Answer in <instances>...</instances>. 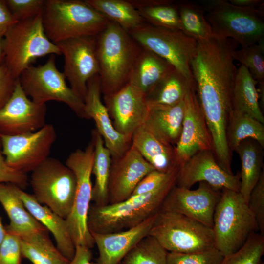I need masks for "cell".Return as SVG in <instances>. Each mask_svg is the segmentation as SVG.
<instances>
[{
  "label": "cell",
  "instance_id": "25",
  "mask_svg": "<svg viewBox=\"0 0 264 264\" xmlns=\"http://www.w3.org/2000/svg\"><path fill=\"white\" fill-rule=\"evenodd\" d=\"M148 105L149 110L145 124L158 137L175 146L182 131L184 100L173 106Z\"/></svg>",
  "mask_w": 264,
  "mask_h": 264
},
{
  "label": "cell",
  "instance_id": "17",
  "mask_svg": "<svg viewBox=\"0 0 264 264\" xmlns=\"http://www.w3.org/2000/svg\"><path fill=\"white\" fill-rule=\"evenodd\" d=\"M204 182L215 189L239 192L240 174H230L218 164L212 150L200 151L180 166L176 185L188 189Z\"/></svg>",
  "mask_w": 264,
  "mask_h": 264
},
{
  "label": "cell",
  "instance_id": "32",
  "mask_svg": "<svg viewBox=\"0 0 264 264\" xmlns=\"http://www.w3.org/2000/svg\"><path fill=\"white\" fill-rule=\"evenodd\" d=\"M109 21L127 31L136 29L146 22L128 0H85Z\"/></svg>",
  "mask_w": 264,
  "mask_h": 264
},
{
  "label": "cell",
  "instance_id": "11",
  "mask_svg": "<svg viewBox=\"0 0 264 264\" xmlns=\"http://www.w3.org/2000/svg\"><path fill=\"white\" fill-rule=\"evenodd\" d=\"M128 33L140 46L169 62L195 83L190 63L197 48L196 40L181 30L157 27L146 22Z\"/></svg>",
  "mask_w": 264,
  "mask_h": 264
},
{
  "label": "cell",
  "instance_id": "41",
  "mask_svg": "<svg viewBox=\"0 0 264 264\" xmlns=\"http://www.w3.org/2000/svg\"><path fill=\"white\" fill-rule=\"evenodd\" d=\"M6 231V235L0 245V264H21L22 257L20 237Z\"/></svg>",
  "mask_w": 264,
  "mask_h": 264
},
{
  "label": "cell",
  "instance_id": "40",
  "mask_svg": "<svg viewBox=\"0 0 264 264\" xmlns=\"http://www.w3.org/2000/svg\"><path fill=\"white\" fill-rule=\"evenodd\" d=\"M14 19L23 21L43 14L46 0H5Z\"/></svg>",
  "mask_w": 264,
  "mask_h": 264
},
{
  "label": "cell",
  "instance_id": "14",
  "mask_svg": "<svg viewBox=\"0 0 264 264\" xmlns=\"http://www.w3.org/2000/svg\"><path fill=\"white\" fill-rule=\"evenodd\" d=\"M221 190L204 182L191 190L176 184L164 199L159 211L177 213L210 228L213 225V216L220 200Z\"/></svg>",
  "mask_w": 264,
  "mask_h": 264
},
{
  "label": "cell",
  "instance_id": "35",
  "mask_svg": "<svg viewBox=\"0 0 264 264\" xmlns=\"http://www.w3.org/2000/svg\"><path fill=\"white\" fill-rule=\"evenodd\" d=\"M167 253L154 238L148 235L128 252L121 264H167Z\"/></svg>",
  "mask_w": 264,
  "mask_h": 264
},
{
  "label": "cell",
  "instance_id": "26",
  "mask_svg": "<svg viewBox=\"0 0 264 264\" xmlns=\"http://www.w3.org/2000/svg\"><path fill=\"white\" fill-rule=\"evenodd\" d=\"M0 203L10 220L6 230L21 236L47 230L27 210L14 184L0 183Z\"/></svg>",
  "mask_w": 264,
  "mask_h": 264
},
{
  "label": "cell",
  "instance_id": "52",
  "mask_svg": "<svg viewBox=\"0 0 264 264\" xmlns=\"http://www.w3.org/2000/svg\"><path fill=\"white\" fill-rule=\"evenodd\" d=\"M261 264H264V262H262Z\"/></svg>",
  "mask_w": 264,
  "mask_h": 264
},
{
  "label": "cell",
  "instance_id": "53",
  "mask_svg": "<svg viewBox=\"0 0 264 264\" xmlns=\"http://www.w3.org/2000/svg\"><path fill=\"white\" fill-rule=\"evenodd\" d=\"M120 264H121V263Z\"/></svg>",
  "mask_w": 264,
  "mask_h": 264
},
{
  "label": "cell",
  "instance_id": "29",
  "mask_svg": "<svg viewBox=\"0 0 264 264\" xmlns=\"http://www.w3.org/2000/svg\"><path fill=\"white\" fill-rule=\"evenodd\" d=\"M20 237L22 257L33 264H68L69 262L54 245L47 230Z\"/></svg>",
  "mask_w": 264,
  "mask_h": 264
},
{
  "label": "cell",
  "instance_id": "43",
  "mask_svg": "<svg viewBox=\"0 0 264 264\" xmlns=\"http://www.w3.org/2000/svg\"><path fill=\"white\" fill-rule=\"evenodd\" d=\"M179 168L170 173H162L155 170L151 171L139 181L131 196L146 194L156 189L166 182Z\"/></svg>",
  "mask_w": 264,
  "mask_h": 264
},
{
  "label": "cell",
  "instance_id": "28",
  "mask_svg": "<svg viewBox=\"0 0 264 264\" xmlns=\"http://www.w3.org/2000/svg\"><path fill=\"white\" fill-rule=\"evenodd\" d=\"M257 85V82L245 66L241 65L237 68L232 90V110L246 114L264 124Z\"/></svg>",
  "mask_w": 264,
  "mask_h": 264
},
{
  "label": "cell",
  "instance_id": "4",
  "mask_svg": "<svg viewBox=\"0 0 264 264\" xmlns=\"http://www.w3.org/2000/svg\"><path fill=\"white\" fill-rule=\"evenodd\" d=\"M212 230L215 247L223 256L238 250L253 233L259 232L255 218L239 192L221 190Z\"/></svg>",
  "mask_w": 264,
  "mask_h": 264
},
{
  "label": "cell",
  "instance_id": "8",
  "mask_svg": "<svg viewBox=\"0 0 264 264\" xmlns=\"http://www.w3.org/2000/svg\"><path fill=\"white\" fill-rule=\"evenodd\" d=\"M94 158V146L90 142L84 150L78 149L67 157L66 165L74 173L76 188L71 211L66 219L75 246L91 248L95 245L87 219L92 198L91 177Z\"/></svg>",
  "mask_w": 264,
  "mask_h": 264
},
{
  "label": "cell",
  "instance_id": "10",
  "mask_svg": "<svg viewBox=\"0 0 264 264\" xmlns=\"http://www.w3.org/2000/svg\"><path fill=\"white\" fill-rule=\"evenodd\" d=\"M31 172L30 182L35 199L66 219L72 208L76 192L73 171L59 160L48 157Z\"/></svg>",
  "mask_w": 264,
  "mask_h": 264
},
{
  "label": "cell",
  "instance_id": "38",
  "mask_svg": "<svg viewBox=\"0 0 264 264\" xmlns=\"http://www.w3.org/2000/svg\"><path fill=\"white\" fill-rule=\"evenodd\" d=\"M232 55L234 60L245 66L257 83L264 82V40L236 49Z\"/></svg>",
  "mask_w": 264,
  "mask_h": 264
},
{
  "label": "cell",
  "instance_id": "48",
  "mask_svg": "<svg viewBox=\"0 0 264 264\" xmlns=\"http://www.w3.org/2000/svg\"><path fill=\"white\" fill-rule=\"evenodd\" d=\"M128 1L136 9L174 2L172 0H128Z\"/></svg>",
  "mask_w": 264,
  "mask_h": 264
},
{
  "label": "cell",
  "instance_id": "9",
  "mask_svg": "<svg viewBox=\"0 0 264 264\" xmlns=\"http://www.w3.org/2000/svg\"><path fill=\"white\" fill-rule=\"evenodd\" d=\"M19 80L24 92L33 101L41 104L50 101L63 102L78 117L88 119L83 100L67 85L64 73L56 66L55 55H50L43 65L29 66Z\"/></svg>",
  "mask_w": 264,
  "mask_h": 264
},
{
  "label": "cell",
  "instance_id": "50",
  "mask_svg": "<svg viewBox=\"0 0 264 264\" xmlns=\"http://www.w3.org/2000/svg\"><path fill=\"white\" fill-rule=\"evenodd\" d=\"M5 54L3 45V37L0 36V66L4 63Z\"/></svg>",
  "mask_w": 264,
  "mask_h": 264
},
{
  "label": "cell",
  "instance_id": "42",
  "mask_svg": "<svg viewBox=\"0 0 264 264\" xmlns=\"http://www.w3.org/2000/svg\"><path fill=\"white\" fill-rule=\"evenodd\" d=\"M248 206L255 218L259 233L264 235V171L250 194Z\"/></svg>",
  "mask_w": 264,
  "mask_h": 264
},
{
  "label": "cell",
  "instance_id": "3",
  "mask_svg": "<svg viewBox=\"0 0 264 264\" xmlns=\"http://www.w3.org/2000/svg\"><path fill=\"white\" fill-rule=\"evenodd\" d=\"M45 33L54 44L67 39L96 36L109 21L85 0H46L42 14Z\"/></svg>",
  "mask_w": 264,
  "mask_h": 264
},
{
  "label": "cell",
  "instance_id": "36",
  "mask_svg": "<svg viewBox=\"0 0 264 264\" xmlns=\"http://www.w3.org/2000/svg\"><path fill=\"white\" fill-rule=\"evenodd\" d=\"M137 10L146 23L157 27L182 31L175 2Z\"/></svg>",
  "mask_w": 264,
  "mask_h": 264
},
{
  "label": "cell",
  "instance_id": "21",
  "mask_svg": "<svg viewBox=\"0 0 264 264\" xmlns=\"http://www.w3.org/2000/svg\"><path fill=\"white\" fill-rule=\"evenodd\" d=\"M157 213L127 230L110 233L90 232L99 253L95 264H120L128 252L148 235Z\"/></svg>",
  "mask_w": 264,
  "mask_h": 264
},
{
  "label": "cell",
  "instance_id": "5",
  "mask_svg": "<svg viewBox=\"0 0 264 264\" xmlns=\"http://www.w3.org/2000/svg\"><path fill=\"white\" fill-rule=\"evenodd\" d=\"M200 3L214 36L231 39L242 47L264 40V7H242L226 0Z\"/></svg>",
  "mask_w": 264,
  "mask_h": 264
},
{
  "label": "cell",
  "instance_id": "31",
  "mask_svg": "<svg viewBox=\"0 0 264 264\" xmlns=\"http://www.w3.org/2000/svg\"><path fill=\"white\" fill-rule=\"evenodd\" d=\"M92 141L94 146L92 173L95 176V182L92 187L91 201L97 206H105L108 204V184L112 157L96 130L92 132Z\"/></svg>",
  "mask_w": 264,
  "mask_h": 264
},
{
  "label": "cell",
  "instance_id": "2",
  "mask_svg": "<svg viewBox=\"0 0 264 264\" xmlns=\"http://www.w3.org/2000/svg\"><path fill=\"white\" fill-rule=\"evenodd\" d=\"M141 46L117 24L109 21L96 36V55L101 93L112 94L128 84Z\"/></svg>",
  "mask_w": 264,
  "mask_h": 264
},
{
  "label": "cell",
  "instance_id": "34",
  "mask_svg": "<svg viewBox=\"0 0 264 264\" xmlns=\"http://www.w3.org/2000/svg\"><path fill=\"white\" fill-rule=\"evenodd\" d=\"M181 22L182 31L195 40L201 41L214 35L208 23L203 7L188 0L176 2Z\"/></svg>",
  "mask_w": 264,
  "mask_h": 264
},
{
  "label": "cell",
  "instance_id": "47",
  "mask_svg": "<svg viewBox=\"0 0 264 264\" xmlns=\"http://www.w3.org/2000/svg\"><path fill=\"white\" fill-rule=\"evenodd\" d=\"M92 258L90 248L84 246H77L75 255L68 264H95L91 262Z\"/></svg>",
  "mask_w": 264,
  "mask_h": 264
},
{
  "label": "cell",
  "instance_id": "39",
  "mask_svg": "<svg viewBox=\"0 0 264 264\" xmlns=\"http://www.w3.org/2000/svg\"><path fill=\"white\" fill-rule=\"evenodd\" d=\"M223 257L215 247L192 253L168 252L167 264H220Z\"/></svg>",
  "mask_w": 264,
  "mask_h": 264
},
{
  "label": "cell",
  "instance_id": "13",
  "mask_svg": "<svg viewBox=\"0 0 264 264\" xmlns=\"http://www.w3.org/2000/svg\"><path fill=\"white\" fill-rule=\"evenodd\" d=\"M55 44L64 58V72L71 88L83 101L87 83L98 74L96 36H84L67 39Z\"/></svg>",
  "mask_w": 264,
  "mask_h": 264
},
{
  "label": "cell",
  "instance_id": "18",
  "mask_svg": "<svg viewBox=\"0 0 264 264\" xmlns=\"http://www.w3.org/2000/svg\"><path fill=\"white\" fill-rule=\"evenodd\" d=\"M154 170L131 144L121 156L112 158L108 184V204L129 198L139 181Z\"/></svg>",
  "mask_w": 264,
  "mask_h": 264
},
{
  "label": "cell",
  "instance_id": "6",
  "mask_svg": "<svg viewBox=\"0 0 264 264\" xmlns=\"http://www.w3.org/2000/svg\"><path fill=\"white\" fill-rule=\"evenodd\" d=\"M3 45L4 64L17 78L36 59L61 55L45 33L42 14L14 24L3 36Z\"/></svg>",
  "mask_w": 264,
  "mask_h": 264
},
{
  "label": "cell",
  "instance_id": "12",
  "mask_svg": "<svg viewBox=\"0 0 264 264\" xmlns=\"http://www.w3.org/2000/svg\"><path fill=\"white\" fill-rule=\"evenodd\" d=\"M57 137L53 125L46 124L28 133L0 134L1 151L7 164L24 173L32 172L48 157Z\"/></svg>",
  "mask_w": 264,
  "mask_h": 264
},
{
  "label": "cell",
  "instance_id": "24",
  "mask_svg": "<svg viewBox=\"0 0 264 264\" xmlns=\"http://www.w3.org/2000/svg\"><path fill=\"white\" fill-rule=\"evenodd\" d=\"M175 68L163 58L141 46L131 70L128 84L146 95Z\"/></svg>",
  "mask_w": 264,
  "mask_h": 264
},
{
  "label": "cell",
  "instance_id": "27",
  "mask_svg": "<svg viewBox=\"0 0 264 264\" xmlns=\"http://www.w3.org/2000/svg\"><path fill=\"white\" fill-rule=\"evenodd\" d=\"M263 147L252 139L242 141L235 152L241 162L239 192L248 204L250 194L263 172Z\"/></svg>",
  "mask_w": 264,
  "mask_h": 264
},
{
  "label": "cell",
  "instance_id": "33",
  "mask_svg": "<svg viewBox=\"0 0 264 264\" xmlns=\"http://www.w3.org/2000/svg\"><path fill=\"white\" fill-rule=\"evenodd\" d=\"M252 139L264 148V126L254 118L232 110L228 120L226 139L232 153L246 139Z\"/></svg>",
  "mask_w": 264,
  "mask_h": 264
},
{
  "label": "cell",
  "instance_id": "19",
  "mask_svg": "<svg viewBox=\"0 0 264 264\" xmlns=\"http://www.w3.org/2000/svg\"><path fill=\"white\" fill-rule=\"evenodd\" d=\"M113 125L119 133L132 136L145 123L149 110L146 95L128 84L117 92L104 96Z\"/></svg>",
  "mask_w": 264,
  "mask_h": 264
},
{
  "label": "cell",
  "instance_id": "45",
  "mask_svg": "<svg viewBox=\"0 0 264 264\" xmlns=\"http://www.w3.org/2000/svg\"><path fill=\"white\" fill-rule=\"evenodd\" d=\"M18 80L4 63L0 66V110L10 98Z\"/></svg>",
  "mask_w": 264,
  "mask_h": 264
},
{
  "label": "cell",
  "instance_id": "37",
  "mask_svg": "<svg viewBox=\"0 0 264 264\" xmlns=\"http://www.w3.org/2000/svg\"><path fill=\"white\" fill-rule=\"evenodd\" d=\"M264 254V235L255 232L238 250L223 257L220 264H261Z\"/></svg>",
  "mask_w": 264,
  "mask_h": 264
},
{
  "label": "cell",
  "instance_id": "20",
  "mask_svg": "<svg viewBox=\"0 0 264 264\" xmlns=\"http://www.w3.org/2000/svg\"><path fill=\"white\" fill-rule=\"evenodd\" d=\"M101 89L98 74L87 83V90L84 100L85 111L88 119H93L96 131L101 136L112 158L121 156L131 146L132 136L119 133L114 128L108 110L101 99Z\"/></svg>",
  "mask_w": 264,
  "mask_h": 264
},
{
  "label": "cell",
  "instance_id": "1",
  "mask_svg": "<svg viewBox=\"0 0 264 264\" xmlns=\"http://www.w3.org/2000/svg\"><path fill=\"white\" fill-rule=\"evenodd\" d=\"M179 170L156 189L131 196L122 202L97 206L90 204L87 224L90 232L110 233L136 226L156 214L171 189L176 184Z\"/></svg>",
  "mask_w": 264,
  "mask_h": 264
},
{
  "label": "cell",
  "instance_id": "46",
  "mask_svg": "<svg viewBox=\"0 0 264 264\" xmlns=\"http://www.w3.org/2000/svg\"><path fill=\"white\" fill-rule=\"evenodd\" d=\"M16 21L9 11L5 0H0V36L3 37Z\"/></svg>",
  "mask_w": 264,
  "mask_h": 264
},
{
  "label": "cell",
  "instance_id": "15",
  "mask_svg": "<svg viewBox=\"0 0 264 264\" xmlns=\"http://www.w3.org/2000/svg\"><path fill=\"white\" fill-rule=\"evenodd\" d=\"M46 104L29 98L18 80L10 98L0 110V134L17 135L36 132L46 124Z\"/></svg>",
  "mask_w": 264,
  "mask_h": 264
},
{
  "label": "cell",
  "instance_id": "16",
  "mask_svg": "<svg viewBox=\"0 0 264 264\" xmlns=\"http://www.w3.org/2000/svg\"><path fill=\"white\" fill-rule=\"evenodd\" d=\"M184 101L182 131L175 146L180 166L200 151H213L211 136L198 101L196 87L188 90Z\"/></svg>",
  "mask_w": 264,
  "mask_h": 264
},
{
  "label": "cell",
  "instance_id": "44",
  "mask_svg": "<svg viewBox=\"0 0 264 264\" xmlns=\"http://www.w3.org/2000/svg\"><path fill=\"white\" fill-rule=\"evenodd\" d=\"M0 183H10L21 188H25L28 183L26 173L9 167L5 162L2 153L0 141Z\"/></svg>",
  "mask_w": 264,
  "mask_h": 264
},
{
  "label": "cell",
  "instance_id": "30",
  "mask_svg": "<svg viewBox=\"0 0 264 264\" xmlns=\"http://www.w3.org/2000/svg\"><path fill=\"white\" fill-rule=\"evenodd\" d=\"M196 87L175 68L167 74L146 95L149 104L175 105L183 101L188 90Z\"/></svg>",
  "mask_w": 264,
  "mask_h": 264
},
{
  "label": "cell",
  "instance_id": "51",
  "mask_svg": "<svg viewBox=\"0 0 264 264\" xmlns=\"http://www.w3.org/2000/svg\"><path fill=\"white\" fill-rule=\"evenodd\" d=\"M6 232L5 227L3 226L1 217H0V245L4 238Z\"/></svg>",
  "mask_w": 264,
  "mask_h": 264
},
{
  "label": "cell",
  "instance_id": "23",
  "mask_svg": "<svg viewBox=\"0 0 264 264\" xmlns=\"http://www.w3.org/2000/svg\"><path fill=\"white\" fill-rule=\"evenodd\" d=\"M132 144L155 170L170 173L180 167L175 146L158 137L145 123L132 133Z\"/></svg>",
  "mask_w": 264,
  "mask_h": 264
},
{
  "label": "cell",
  "instance_id": "22",
  "mask_svg": "<svg viewBox=\"0 0 264 264\" xmlns=\"http://www.w3.org/2000/svg\"><path fill=\"white\" fill-rule=\"evenodd\" d=\"M16 192L30 214L50 231L55 239L56 247L69 261L75 253L76 246L72 240L66 220L45 205L38 202L33 195L24 192L14 185Z\"/></svg>",
  "mask_w": 264,
  "mask_h": 264
},
{
  "label": "cell",
  "instance_id": "49",
  "mask_svg": "<svg viewBox=\"0 0 264 264\" xmlns=\"http://www.w3.org/2000/svg\"><path fill=\"white\" fill-rule=\"evenodd\" d=\"M231 4L244 8H259L264 7L263 0H229Z\"/></svg>",
  "mask_w": 264,
  "mask_h": 264
},
{
  "label": "cell",
  "instance_id": "7",
  "mask_svg": "<svg viewBox=\"0 0 264 264\" xmlns=\"http://www.w3.org/2000/svg\"><path fill=\"white\" fill-rule=\"evenodd\" d=\"M148 235L168 252L192 253L215 247L212 228L176 212L159 211Z\"/></svg>",
  "mask_w": 264,
  "mask_h": 264
}]
</instances>
